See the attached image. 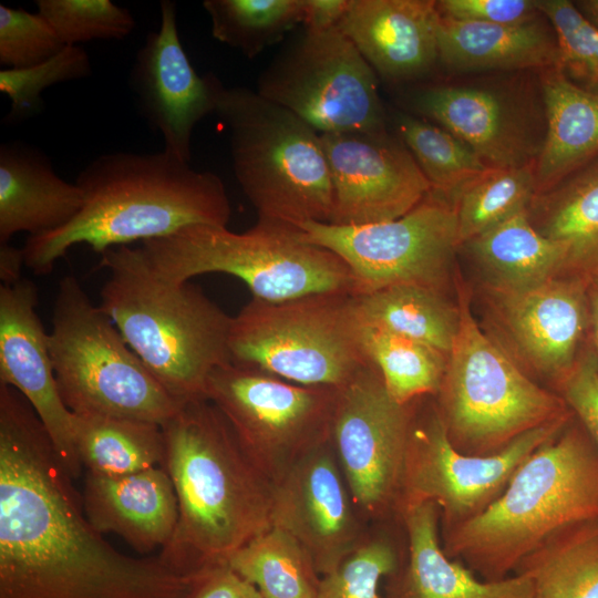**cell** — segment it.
<instances>
[{
    "instance_id": "obj_1",
    "label": "cell",
    "mask_w": 598,
    "mask_h": 598,
    "mask_svg": "<svg viewBox=\"0 0 598 598\" xmlns=\"http://www.w3.org/2000/svg\"><path fill=\"white\" fill-rule=\"evenodd\" d=\"M40 417L0 384V598H190L207 568L181 573L159 556L113 548Z\"/></svg>"
},
{
    "instance_id": "obj_2",
    "label": "cell",
    "mask_w": 598,
    "mask_h": 598,
    "mask_svg": "<svg viewBox=\"0 0 598 598\" xmlns=\"http://www.w3.org/2000/svg\"><path fill=\"white\" fill-rule=\"evenodd\" d=\"M84 203L64 226L29 236L24 262L35 275L76 245L101 255L114 247L169 236L193 225L227 226L230 203L223 181L161 151L114 152L89 163L76 177Z\"/></svg>"
},
{
    "instance_id": "obj_3",
    "label": "cell",
    "mask_w": 598,
    "mask_h": 598,
    "mask_svg": "<svg viewBox=\"0 0 598 598\" xmlns=\"http://www.w3.org/2000/svg\"><path fill=\"white\" fill-rule=\"evenodd\" d=\"M161 426L178 519L159 558L181 573L227 564L271 526L272 483L208 399L182 403Z\"/></svg>"
},
{
    "instance_id": "obj_4",
    "label": "cell",
    "mask_w": 598,
    "mask_h": 598,
    "mask_svg": "<svg viewBox=\"0 0 598 598\" xmlns=\"http://www.w3.org/2000/svg\"><path fill=\"white\" fill-rule=\"evenodd\" d=\"M598 517V447L574 416L515 471L477 516L442 533L444 553L482 579L502 580L551 535Z\"/></svg>"
},
{
    "instance_id": "obj_5",
    "label": "cell",
    "mask_w": 598,
    "mask_h": 598,
    "mask_svg": "<svg viewBox=\"0 0 598 598\" xmlns=\"http://www.w3.org/2000/svg\"><path fill=\"white\" fill-rule=\"evenodd\" d=\"M100 267L109 277L99 307L131 350L177 402L207 399L209 375L231 362L233 317L189 281L157 276L140 247L111 248Z\"/></svg>"
},
{
    "instance_id": "obj_6",
    "label": "cell",
    "mask_w": 598,
    "mask_h": 598,
    "mask_svg": "<svg viewBox=\"0 0 598 598\" xmlns=\"http://www.w3.org/2000/svg\"><path fill=\"white\" fill-rule=\"evenodd\" d=\"M215 114L229 130L234 173L258 221H330L333 190L319 132L241 86L219 83Z\"/></svg>"
},
{
    "instance_id": "obj_7",
    "label": "cell",
    "mask_w": 598,
    "mask_h": 598,
    "mask_svg": "<svg viewBox=\"0 0 598 598\" xmlns=\"http://www.w3.org/2000/svg\"><path fill=\"white\" fill-rule=\"evenodd\" d=\"M140 248L153 271L171 282L227 274L243 280L252 298L270 302L323 292L355 295L343 259L309 243L295 227L257 220L235 233L227 226L193 225Z\"/></svg>"
},
{
    "instance_id": "obj_8",
    "label": "cell",
    "mask_w": 598,
    "mask_h": 598,
    "mask_svg": "<svg viewBox=\"0 0 598 598\" xmlns=\"http://www.w3.org/2000/svg\"><path fill=\"white\" fill-rule=\"evenodd\" d=\"M460 327L436 394L452 445L492 455L523 434L574 415L564 399L534 382L475 321L460 297Z\"/></svg>"
},
{
    "instance_id": "obj_9",
    "label": "cell",
    "mask_w": 598,
    "mask_h": 598,
    "mask_svg": "<svg viewBox=\"0 0 598 598\" xmlns=\"http://www.w3.org/2000/svg\"><path fill=\"white\" fill-rule=\"evenodd\" d=\"M48 341L60 396L74 415L162 425L182 404L146 369L73 276L59 282Z\"/></svg>"
},
{
    "instance_id": "obj_10",
    "label": "cell",
    "mask_w": 598,
    "mask_h": 598,
    "mask_svg": "<svg viewBox=\"0 0 598 598\" xmlns=\"http://www.w3.org/2000/svg\"><path fill=\"white\" fill-rule=\"evenodd\" d=\"M228 344L231 363L302 385L340 390L371 364L351 292L251 298L231 318Z\"/></svg>"
},
{
    "instance_id": "obj_11",
    "label": "cell",
    "mask_w": 598,
    "mask_h": 598,
    "mask_svg": "<svg viewBox=\"0 0 598 598\" xmlns=\"http://www.w3.org/2000/svg\"><path fill=\"white\" fill-rule=\"evenodd\" d=\"M337 396L333 388L297 384L231 362L216 368L206 386V398L271 483L331 439Z\"/></svg>"
},
{
    "instance_id": "obj_12",
    "label": "cell",
    "mask_w": 598,
    "mask_h": 598,
    "mask_svg": "<svg viewBox=\"0 0 598 598\" xmlns=\"http://www.w3.org/2000/svg\"><path fill=\"white\" fill-rule=\"evenodd\" d=\"M257 92L320 134L389 130L378 75L338 28L305 30L261 73Z\"/></svg>"
},
{
    "instance_id": "obj_13",
    "label": "cell",
    "mask_w": 598,
    "mask_h": 598,
    "mask_svg": "<svg viewBox=\"0 0 598 598\" xmlns=\"http://www.w3.org/2000/svg\"><path fill=\"white\" fill-rule=\"evenodd\" d=\"M298 228L343 259L355 295L399 285L444 291L460 247L455 208L432 192L396 219L361 226L308 221Z\"/></svg>"
},
{
    "instance_id": "obj_14",
    "label": "cell",
    "mask_w": 598,
    "mask_h": 598,
    "mask_svg": "<svg viewBox=\"0 0 598 598\" xmlns=\"http://www.w3.org/2000/svg\"><path fill=\"white\" fill-rule=\"evenodd\" d=\"M416 404L398 509L403 504L434 503L442 533L485 511L503 493L518 466L575 416L529 431L498 453L478 456L452 445L436 405L420 410Z\"/></svg>"
},
{
    "instance_id": "obj_15",
    "label": "cell",
    "mask_w": 598,
    "mask_h": 598,
    "mask_svg": "<svg viewBox=\"0 0 598 598\" xmlns=\"http://www.w3.org/2000/svg\"><path fill=\"white\" fill-rule=\"evenodd\" d=\"M415 402L395 401L372 363L338 390L331 443L363 519L398 509Z\"/></svg>"
},
{
    "instance_id": "obj_16",
    "label": "cell",
    "mask_w": 598,
    "mask_h": 598,
    "mask_svg": "<svg viewBox=\"0 0 598 598\" xmlns=\"http://www.w3.org/2000/svg\"><path fill=\"white\" fill-rule=\"evenodd\" d=\"M414 115L466 143L487 167L535 164L545 137V113L522 85L495 82L439 83L414 90Z\"/></svg>"
},
{
    "instance_id": "obj_17",
    "label": "cell",
    "mask_w": 598,
    "mask_h": 598,
    "mask_svg": "<svg viewBox=\"0 0 598 598\" xmlns=\"http://www.w3.org/2000/svg\"><path fill=\"white\" fill-rule=\"evenodd\" d=\"M320 137L333 190L328 224L361 226L396 219L431 192L413 155L389 130Z\"/></svg>"
},
{
    "instance_id": "obj_18",
    "label": "cell",
    "mask_w": 598,
    "mask_h": 598,
    "mask_svg": "<svg viewBox=\"0 0 598 598\" xmlns=\"http://www.w3.org/2000/svg\"><path fill=\"white\" fill-rule=\"evenodd\" d=\"M362 520L331 439L272 483L271 526L305 548L321 577L334 571L363 542L368 532Z\"/></svg>"
},
{
    "instance_id": "obj_19",
    "label": "cell",
    "mask_w": 598,
    "mask_h": 598,
    "mask_svg": "<svg viewBox=\"0 0 598 598\" xmlns=\"http://www.w3.org/2000/svg\"><path fill=\"white\" fill-rule=\"evenodd\" d=\"M159 13L158 30L147 34L136 53L130 85L140 113L162 135L164 151L189 162L193 131L215 113L220 81L200 76L192 65L178 35L175 2L162 0Z\"/></svg>"
},
{
    "instance_id": "obj_20",
    "label": "cell",
    "mask_w": 598,
    "mask_h": 598,
    "mask_svg": "<svg viewBox=\"0 0 598 598\" xmlns=\"http://www.w3.org/2000/svg\"><path fill=\"white\" fill-rule=\"evenodd\" d=\"M588 278L561 275L515 293H491L493 315L523 364L556 388L589 333Z\"/></svg>"
},
{
    "instance_id": "obj_21",
    "label": "cell",
    "mask_w": 598,
    "mask_h": 598,
    "mask_svg": "<svg viewBox=\"0 0 598 598\" xmlns=\"http://www.w3.org/2000/svg\"><path fill=\"white\" fill-rule=\"evenodd\" d=\"M37 306L38 290L31 280L0 286V384L16 389L31 404L62 464L76 480L83 467L74 446V414L60 396Z\"/></svg>"
},
{
    "instance_id": "obj_22",
    "label": "cell",
    "mask_w": 598,
    "mask_h": 598,
    "mask_svg": "<svg viewBox=\"0 0 598 598\" xmlns=\"http://www.w3.org/2000/svg\"><path fill=\"white\" fill-rule=\"evenodd\" d=\"M440 19L435 0H351L338 29L378 78L402 83L439 63Z\"/></svg>"
},
{
    "instance_id": "obj_23",
    "label": "cell",
    "mask_w": 598,
    "mask_h": 598,
    "mask_svg": "<svg viewBox=\"0 0 598 598\" xmlns=\"http://www.w3.org/2000/svg\"><path fill=\"white\" fill-rule=\"evenodd\" d=\"M408 553L389 576L386 598H535L533 584L514 574L488 581L457 559L450 558L440 539V512L431 502L403 504Z\"/></svg>"
},
{
    "instance_id": "obj_24",
    "label": "cell",
    "mask_w": 598,
    "mask_h": 598,
    "mask_svg": "<svg viewBox=\"0 0 598 598\" xmlns=\"http://www.w3.org/2000/svg\"><path fill=\"white\" fill-rule=\"evenodd\" d=\"M82 502L99 533H114L142 554L165 547L177 525V497L162 466L122 476L85 472Z\"/></svg>"
},
{
    "instance_id": "obj_25",
    "label": "cell",
    "mask_w": 598,
    "mask_h": 598,
    "mask_svg": "<svg viewBox=\"0 0 598 598\" xmlns=\"http://www.w3.org/2000/svg\"><path fill=\"white\" fill-rule=\"evenodd\" d=\"M83 203L79 185L61 178L40 151L16 142L0 146V244L21 231L32 237L55 230Z\"/></svg>"
},
{
    "instance_id": "obj_26",
    "label": "cell",
    "mask_w": 598,
    "mask_h": 598,
    "mask_svg": "<svg viewBox=\"0 0 598 598\" xmlns=\"http://www.w3.org/2000/svg\"><path fill=\"white\" fill-rule=\"evenodd\" d=\"M439 63L454 72L543 70L558 64V45L543 13L520 24L441 17Z\"/></svg>"
},
{
    "instance_id": "obj_27",
    "label": "cell",
    "mask_w": 598,
    "mask_h": 598,
    "mask_svg": "<svg viewBox=\"0 0 598 598\" xmlns=\"http://www.w3.org/2000/svg\"><path fill=\"white\" fill-rule=\"evenodd\" d=\"M546 131L535 162L537 194L598 156V93L573 82L558 65L540 70Z\"/></svg>"
},
{
    "instance_id": "obj_28",
    "label": "cell",
    "mask_w": 598,
    "mask_h": 598,
    "mask_svg": "<svg viewBox=\"0 0 598 598\" xmlns=\"http://www.w3.org/2000/svg\"><path fill=\"white\" fill-rule=\"evenodd\" d=\"M487 292L515 293L566 272V250L542 235L528 209L463 243Z\"/></svg>"
},
{
    "instance_id": "obj_29",
    "label": "cell",
    "mask_w": 598,
    "mask_h": 598,
    "mask_svg": "<svg viewBox=\"0 0 598 598\" xmlns=\"http://www.w3.org/2000/svg\"><path fill=\"white\" fill-rule=\"evenodd\" d=\"M528 216L542 235L565 248V275H598V156L537 194Z\"/></svg>"
},
{
    "instance_id": "obj_30",
    "label": "cell",
    "mask_w": 598,
    "mask_h": 598,
    "mask_svg": "<svg viewBox=\"0 0 598 598\" xmlns=\"http://www.w3.org/2000/svg\"><path fill=\"white\" fill-rule=\"evenodd\" d=\"M362 324L424 344L448 357L460 327V309L444 291L399 285L355 295Z\"/></svg>"
},
{
    "instance_id": "obj_31",
    "label": "cell",
    "mask_w": 598,
    "mask_h": 598,
    "mask_svg": "<svg viewBox=\"0 0 598 598\" xmlns=\"http://www.w3.org/2000/svg\"><path fill=\"white\" fill-rule=\"evenodd\" d=\"M535 598H598V517L558 530L518 566Z\"/></svg>"
},
{
    "instance_id": "obj_32",
    "label": "cell",
    "mask_w": 598,
    "mask_h": 598,
    "mask_svg": "<svg viewBox=\"0 0 598 598\" xmlns=\"http://www.w3.org/2000/svg\"><path fill=\"white\" fill-rule=\"evenodd\" d=\"M74 446L85 472L122 476L162 466L159 424L110 416L74 415Z\"/></svg>"
},
{
    "instance_id": "obj_33",
    "label": "cell",
    "mask_w": 598,
    "mask_h": 598,
    "mask_svg": "<svg viewBox=\"0 0 598 598\" xmlns=\"http://www.w3.org/2000/svg\"><path fill=\"white\" fill-rule=\"evenodd\" d=\"M262 598H317L321 576L310 555L288 533L270 526L228 559Z\"/></svg>"
},
{
    "instance_id": "obj_34",
    "label": "cell",
    "mask_w": 598,
    "mask_h": 598,
    "mask_svg": "<svg viewBox=\"0 0 598 598\" xmlns=\"http://www.w3.org/2000/svg\"><path fill=\"white\" fill-rule=\"evenodd\" d=\"M389 118L394 134L427 179L431 192L452 205L460 193L488 168L466 143L440 125L399 110L392 111Z\"/></svg>"
},
{
    "instance_id": "obj_35",
    "label": "cell",
    "mask_w": 598,
    "mask_h": 598,
    "mask_svg": "<svg viewBox=\"0 0 598 598\" xmlns=\"http://www.w3.org/2000/svg\"><path fill=\"white\" fill-rule=\"evenodd\" d=\"M362 344L395 401L410 404L436 396L447 355L427 344L365 324H362Z\"/></svg>"
},
{
    "instance_id": "obj_36",
    "label": "cell",
    "mask_w": 598,
    "mask_h": 598,
    "mask_svg": "<svg viewBox=\"0 0 598 598\" xmlns=\"http://www.w3.org/2000/svg\"><path fill=\"white\" fill-rule=\"evenodd\" d=\"M536 195L535 164L488 167L460 193L453 205L460 246L527 210Z\"/></svg>"
},
{
    "instance_id": "obj_37",
    "label": "cell",
    "mask_w": 598,
    "mask_h": 598,
    "mask_svg": "<svg viewBox=\"0 0 598 598\" xmlns=\"http://www.w3.org/2000/svg\"><path fill=\"white\" fill-rule=\"evenodd\" d=\"M212 34L249 59L302 21V0H205Z\"/></svg>"
},
{
    "instance_id": "obj_38",
    "label": "cell",
    "mask_w": 598,
    "mask_h": 598,
    "mask_svg": "<svg viewBox=\"0 0 598 598\" xmlns=\"http://www.w3.org/2000/svg\"><path fill=\"white\" fill-rule=\"evenodd\" d=\"M35 6L65 47L122 40L135 28L132 13L110 0H37Z\"/></svg>"
},
{
    "instance_id": "obj_39",
    "label": "cell",
    "mask_w": 598,
    "mask_h": 598,
    "mask_svg": "<svg viewBox=\"0 0 598 598\" xmlns=\"http://www.w3.org/2000/svg\"><path fill=\"white\" fill-rule=\"evenodd\" d=\"M91 61L81 47H64L41 63L22 69L0 70V91L11 102L7 121L25 120L40 111L41 94L54 84L80 80L91 74Z\"/></svg>"
},
{
    "instance_id": "obj_40",
    "label": "cell",
    "mask_w": 598,
    "mask_h": 598,
    "mask_svg": "<svg viewBox=\"0 0 598 598\" xmlns=\"http://www.w3.org/2000/svg\"><path fill=\"white\" fill-rule=\"evenodd\" d=\"M558 45V66L576 84L598 93V27L573 1L538 0Z\"/></svg>"
},
{
    "instance_id": "obj_41",
    "label": "cell",
    "mask_w": 598,
    "mask_h": 598,
    "mask_svg": "<svg viewBox=\"0 0 598 598\" xmlns=\"http://www.w3.org/2000/svg\"><path fill=\"white\" fill-rule=\"evenodd\" d=\"M400 566L398 550L383 535L367 534L332 573L322 576L317 598H379V586Z\"/></svg>"
},
{
    "instance_id": "obj_42",
    "label": "cell",
    "mask_w": 598,
    "mask_h": 598,
    "mask_svg": "<svg viewBox=\"0 0 598 598\" xmlns=\"http://www.w3.org/2000/svg\"><path fill=\"white\" fill-rule=\"evenodd\" d=\"M65 45L37 11L0 4V64L22 69L49 60Z\"/></svg>"
},
{
    "instance_id": "obj_43",
    "label": "cell",
    "mask_w": 598,
    "mask_h": 598,
    "mask_svg": "<svg viewBox=\"0 0 598 598\" xmlns=\"http://www.w3.org/2000/svg\"><path fill=\"white\" fill-rule=\"evenodd\" d=\"M557 390L598 447V363L591 344L582 348Z\"/></svg>"
},
{
    "instance_id": "obj_44",
    "label": "cell",
    "mask_w": 598,
    "mask_h": 598,
    "mask_svg": "<svg viewBox=\"0 0 598 598\" xmlns=\"http://www.w3.org/2000/svg\"><path fill=\"white\" fill-rule=\"evenodd\" d=\"M436 8L443 18L493 24H520L542 16L538 0H439Z\"/></svg>"
},
{
    "instance_id": "obj_45",
    "label": "cell",
    "mask_w": 598,
    "mask_h": 598,
    "mask_svg": "<svg viewBox=\"0 0 598 598\" xmlns=\"http://www.w3.org/2000/svg\"><path fill=\"white\" fill-rule=\"evenodd\" d=\"M190 598H262L258 589L227 564L208 568Z\"/></svg>"
},
{
    "instance_id": "obj_46",
    "label": "cell",
    "mask_w": 598,
    "mask_h": 598,
    "mask_svg": "<svg viewBox=\"0 0 598 598\" xmlns=\"http://www.w3.org/2000/svg\"><path fill=\"white\" fill-rule=\"evenodd\" d=\"M351 0H302L305 30L320 32L338 28Z\"/></svg>"
},
{
    "instance_id": "obj_47",
    "label": "cell",
    "mask_w": 598,
    "mask_h": 598,
    "mask_svg": "<svg viewBox=\"0 0 598 598\" xmlns=\"http://www.w3.org/2000/svg\"><path fill=\"white\" fill-rule=\"evenodd\" d=\"M25 265L23 250L9 243L0 244V279L2 285H12L22 277Z\"/></svg>"
},
{
    "instance_id": "obj_48",
    "label": "cell",
    "mask_w": 598,
    "mask_h": 598,
    "mask_svg": "<svg viewBox=\"0 0 598 598\" xmlns=\"http://www.w3.org/2000/svg\"><path fill=\"white\" fill-rule=\"evenodd\" d=\"M589 309L590 344L598 363V275L588 278L587 285Z\"/></svg>"
},
{
    "instance_id": "obj_49",
    "label": "cell",
    "mask_w": 598,
    "mask_h": 598,
    "mask_svg": "<svg viewBox=\"0 0 598 598\" xmlns=\"http://www.w3.org/2000/svg\"><path fill=\"white\" fill-rule=\"evenodd\" d=\"M574 3L587 19L598 27V0H579Z\"/></svg>"
}]
</instances>
